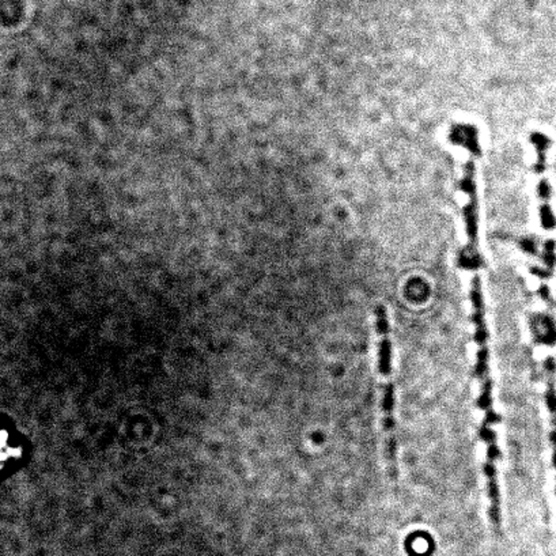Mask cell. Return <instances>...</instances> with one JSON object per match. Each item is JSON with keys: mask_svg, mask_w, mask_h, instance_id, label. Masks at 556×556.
<instances>
[{"mask_svg": "<svg viewBox=\"0 0 556 556\" xmlns=\"http://www.w3.org/2000/svg\"><path fill=\"white\" fill-rule=\"evenodd\" d=\"M377 336H379L380 388H381L382 435L384 455L390 478H396V425H395V385L392 379V341L387 309H376Z\"/></svg>", "mask_w": 556, "mask_h": 556, "instance_id": "6da1fadb", "label": "cell"}, {"mask_svg": "<svg viewBox=\"0 0 556 556\" xmlns=\"http://www.w3.org/2000/svg\"><path fill=\"white\" fill-rule=\"evenodd\" d=\"M472 318L475 324V339L478 344V361H476V374L481 381V396L478 399L479 407L486 411V417L482 426L496 427L499 422L496 411L492 407V382L489 376V331H487L486 318H484L483 292H482L481 275L474 274L471 283Z\"/></svg>", "mask_w": 556, "mask_h": 556, "instance_id": "7a4b0ae2", "label": "cell"}, {"mask_svg": "<svg viewBox=\"0 0 556 556\" xmlns=\"http://www.w3.org/2000/svg\"><path fill=\"white\" fill-rule=\"evenodd\" d=\"M533 145L537 150V162L535 165L537 177H539V199H540V214H542L543 226L547 231L552 229V214L550 210V187H548L547 180H545V152H547L548 140L543 135L533 134Z\"/></svg>", "mask_w": 556, "mask_h": 556, "instance_id": "277c9868", "label": "cell"}, {"mask_svg": "<svg viewBox=\"0 0 556 556\" xmlns=\"http://www.w3.org/2000/svg\"><path fill=\"white\" fill-rule=\"evenodd\" d=\"M479 435L486 442V461H484V475L487 482V494L489 499V519L494 525L501 524V494H499L498 471L497 463L501 458V450L498 448V437L496 428L481 426Z\"/></svg>", "mask_w": 556, "mask_h": 556, "instance_id": "3957f363", "label": "cell"}]
</instances>
